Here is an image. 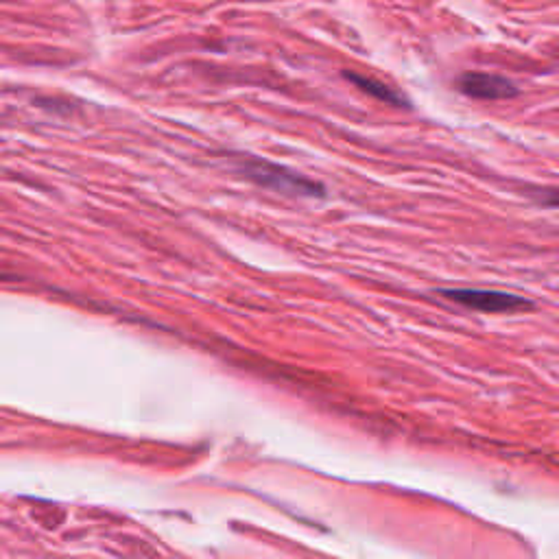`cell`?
Wrapping results in <instances>:
<instances>
[{"instance_id":"7a4b0ae2","label":"cell","mask_w":559,"mask_h":559,"mask_svg":"<svg viewBox=\"0 0 559 559\" xmlns=\"http://www.w3.org/2000/svg\"><path fill=\"white\" fill-rule=\"evenodd\" d=\"M245 168L256 182L275 188V191H286L291 195H306V197H322L324 195V188L319 186V184L311 182V179H304L302 175H297V173L286 171V168L282 166L269 165V162L256 160V157L249 160Z\"/></svg>"},{"instance_id":"3957f363","label":"cell","mask_w":559,"mask_h":559,"mask_svg":"<svg viewBox=\"0 0 559 559\" xmlns=\"http://www.w3.org/2000/svg\"><path fill=\"white\" fill-rule=\"evenodd\" d=\"M457 88L464 92L465 96L483 101H501L512 99L518 95V88L509 79L501 77V75L490 73H465L457 79Z\"/></svg>"},{"instance_id":"6da1fadb","label":"cell","mask_w":559,"mask_h":559,"mask_svg":"<svg viewBox=\"0 0 559 559\" xmlns=\"http://www.w3.org/2000/svg\"><path fill=\"white\" fill-rule=\"evenodd\" d=\"M439 295L481 313H520L534 308L529 297L492 289H442Z\"/></svg>"},{"instance_id":"5b68a950","label":"cell","mask_w":559,"mask_h":559,"mask_svg":"<svg viewBox=\"0 0 559 559\" xmlns=\"http://www.w3.org/2000/svg\"><path fill=\"white\" fill-rule=\"evenodd\" d=\"M531 197L542 205H553V208H559V188H540V191L531 193Z\"/></svg>"},{"instance_id":"277c9868","label":"cell","mask_w":559,"mask_h":559,"mask_svg":"<svg viewBox=\"0 0 559 559\" xmlns=\"http://www.w3.org/2000/svg\"><path fill=\"white\" fill-rule=\"evenodd\" d=\"M345 77L352 81V84L358 85L363 92H367V95L376 96V99H381L384 103H392V105H404L406 99L403 95H398L394 88H389V85L381 84V81L376 79H369L363 77V75H354V73H345Z\"/></svg>"}]
</instances>
